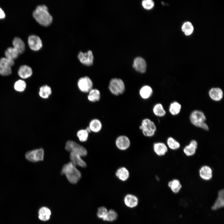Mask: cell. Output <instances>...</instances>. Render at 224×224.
Masks as SVG:
<instances>
[{"label":"cell","instance_id":"cell-11","mask_svg":"<svg viewBox=\"0 0 224 224\" xmlns=\"http://www.w3.org/2000/svg\"><path fill=\"white\" fill-rule=\"evenodd\" d=\"M77 57L80 62L84 65L90 66L93 64L94 56L92 52L90 50L84 53L79 52Z\"/></svg>","mask_w":224,"mask_h":224},{"label":"cell","instance_id":"cell-40","mask_svg":"<svg viewBox=\"0 0 224 224\" xmlns=\"http://www.w3.org/2000/svg\"><path fill=\"white\" fill-rule=\"evenodd\" d=\"M5 17V14L3 10L0 7V19H4Z\"/></svg>","mask_w":224,"mask_h":224},{"label":"cell","instance_id":"cell-27","mask_svg":"<svg viewBox=\"0 0 224 224\" xmlns=\"http://www.w3.org/2000/svg\"><path fill=\"white\" fill-rule=\"evenodd\" d=\"M38 213L39 219L42 221H46L50 219L51 212L48 208L43 207L39 209Z\"/></svg>","mask_w":224,"mask_h":224},{"label":"cell","instance_id":"cell-38","mask_svg":"<svg viewBox=\"0 0 224 224\" xmlns=\"http://www.w3.org/2000/svg\"><path fill=\"white\" fill-rule=\"evenodd\" d=\"M108 211L106 208L104 207H100L98 210L97 212V216L98 217L103 220L105 217Z\"/></svg>","mask_w":224,"mask_h":224},{"label":"cell","instance_id":"cell-8","mask_svg":"<svg viewBox=\"0 0 224 224\" xmlns=\"http://www.w3.org/2000/svg\"><path fill=\"white\" fill-rule=\"evenodd\" d=\"M93 86L92 80L87 76L81 77L77 81V86L79 90L83 93H88L93 88Z\"/></svg>","mask_w":224,"mask_h":224},{"label":"cell","instance_id":"cell-22","mask_svg":"<svg viewBox=\"0 0 224 224\" xmlns=\"http://www.w3.org/2000/svg\"><path fill=\"white\" fill-rule=\"evenodd\" d=\"M88 127L91 132L97 133L101 130L102 124L101 121L99 119H94L90 121Z\"/></svg>","mask_w":224,"mask_h":224},{"label":"cell","instance_id":"cell-24","mask_svg":"<svg viewBox=\"0 0 224 224\" xmlns=\"http://www.w3.org/2000/svg\"><path fill=\"white\" fill-rule=\"evenodd\" d=\"M12 44L13 48L19 54L23 53L25 50V44L23 41L18 37H15L13 39Z\"/></svg>","mask_w":224,"mask_h":224},{"label":"cell","instance_id":"cell-2","mask_svg":"<svg viewBox=\"0 0 224 224\" xmlns=\"http://www.w3.org/2000/svg\"><path fill=\"white\" fill-rule=\"evenodd\" d=\"M61 174L65 175L68 181L73 184L77 183L81 177L80 172L71 161L63 166Z\"/></svg>","mask_w":224,"mask_h":224},{"label":"cell","instance_id":"cell-35","mask_svg":"<svg viewBox=\"0 0 224 224\" xmlns=\"http://www.w3.org/2000/svg\"><path fill=\"white\" fill-rule=\"evenodd\" d=\"M167 143L169 147L173 150H177L180 146V143L172 137L167 138Z\"/></svg>","mask_w":224,"mask_h":224},{"label":"cell","instance_id":"cell-19","mask_svg":"<svg viewBox=\"0 0 224 224\" xmlns=\"http://www.w3.org/2000/svg\"><path fill=\"white\" fill-rule=\"evenodd\" d=\"M70 158L71 162L75 166H78L81 167L85 168L86 166V164L81 158L79 155L73 152L70 153Z\"/></svg>","mask_w":224,"mask_h":224},{"label":"cell","instance_id":"cell-36","mask_svg":"<svg viewBox=\"0 0 224 224\" xmlns=\"http://www.w3.org/2000/svg\"><path fill=\"white\" fill-rule=\"evenodd\" d=\"M26 85V83L24 81L22 80H19L15 82L14 87L16 91L19 92H22L25 90Z\"/></svg>","mask_w":224,"mask_h":224},{"label":"cell","instance_id":"cell-39","mask_svg":"<svg viewBox=\"0 0 224 224\" xmlns=\"http://www.w3.org/2000/svg\"><path fill=\"white\" fill-rule=\"evenodd\" d=\"M142 5L144 8L149 10L151 9L154 7V3L152 0H144L142 1Z\"/></svg>","mask_w":224,"mask_h":224},{"label":"cell","instance_id":"cell-4","mask_svg":"<svg viewBox=\"0 0 224 224\" xmlns=\"http://www.w3.org/2000/svg\"><path fill=\"white\" fill-rule=\"evenodd\" d=\"M108 88L113 95L118 96L123 94L124 92L125 86L124 81L122 79L113 78L110 81Z\"/></svg>","mask_w":224,"mask_h":224},{"label":"cell","instance_id":"cell-26","mask_svg":"<svg viewBox=\"0 0 224 224\" xmlns=\"http://www.w3.org/2000/svg\"><path fill=\"white\" fill-rule=\"evenodd\" d=\"M52 90L51 87L47 85H44L41 86L39 90V95L42 99H48L51 95Z\"/></svg>","mask_w":224,"mask_h":224},{"label":"cell","instance_id":"cell-5","mask_svg":"<svg viewBox=\"0 0 224 224\" xmlns=\"http://www.w3.org/2000/svg\"><path fill=\"white\" fill-rule=\"evenodd\" d=\"M139 128L143 135L147 137H153L156 130V126L154 123L147 118L142 120Z\"/></svg>","mask_w":224,"mask_h":224},{"label":"cell","instance_id":"cell-7","mask_svg":"<svg viewBox=\"0 0 224 224\" xmlns=\"http://www.w3.org/2000/svg\"><path fill=\"white\" fill-rule=\"evenodd\" d=\"M26 159L32 162H36L43 160L44 151L41 148L27 152L25 154Z\"/></svg>","mask_w":224,"mask_h":224},{"label":"cell","instance_id":"cell-1","mask_svg":"<svg viewBox=\"0 0 224 224\" xmlns=\"http://www.w3.org/2000/svg\"><path fill=\"white\" fill-rule=\"evenodd\" d=\"M33 16L37 22L44 26H49L53 21L48 7L44 5L38 6L33 12Z\"/></svg>","mask_w":224,"mask_h":224},{"label":"cell","instance_id":"cell-30","mask_svg":"<svg viewBox=\"0 0 224 224\" xmlns=\"http://www.w3.org/2000/svg\"><path fill=\"white\" fill-rule=\"evenodd\" d=\"M152 111L154 114L156 116L159 117H163L166 113L162 105L160 103L156 104L154 105Z\"/></svg>","mask_w":224,"mask_h":224},{"label":"cell","instance_id":"cell-16","mask_svg":"<svg viewBox=\"0 0 224 224\" xmlns=\"http://www.w3.org/2000/svg\"><path fill=\"white\" fill-rule=\"evenodd\" d=\"M153 150L159 156H164L168 151V148L165 143L161 142H155L153 144Z\"/></svg>","mask_w":224,"mask_h":224},{"label":"cell","instance_id":"cell-33","mask_svg":"<svg viewBox=\"0 0 224 224\" xmlns=\"http://www.w3.org/2000/svg\"><path fill=\"white\" fill-rule=\"evenodd\" d=\"M168 185L172 191L175 193L178 192L182 187L179 180L177 179H174L169 181Z\"/></svg>","mask_w":224,"mask_h":224},{"label":"cell","instance_id":"cell-20","mask_svg":"<svg viewBox=\"0 0 224 224\" xmlns=\"http://www.w3.org/2000/svg\"><path fill=\"white\" fill-rule=\"evenodd\" d=\"M153 91L152 87L148 85H144L140 89L139 93L141 97L144 100L149 98L152 95Z\"/></svg>","mask_w":224,"mask_h":224},{"label":"cell","instance_id":"cell-17","mask_svg":"<svg viewBox=\"0 0 224 224\" xmlns=\"http://www.w3.org/2000/svg\"><path fill=\"white\" fill-rule=\"evenodd\" d=\"M199 174L202 179L206 180H209L211 179L212 177V170L208 166H203L200 168Z\"/></svg>","mask_w":224,"mask_h":224},{"label":"cell","instance_id":"cell-15","mask_svg":"<svg viewBox=\"0 0 224 224\" xmlns=\"http://www.w3.org/2000/svg\"><path fill=\"white\" fill-rule=\"evenodd\" d=\"M130 175L129 170L124 166L119 168L115 173V175L117 178L123 182L127 180L129 178Z\"/></svg>","mask_w":224,"mask_h":224},{"label":"cell","instance_id":"cell-6","mask_svg":"<svg viewBox=\"0 0 224 224\" xmlns=\"http://www.w3.org/2000/svg\"><path fill=\"white\" fill-rule=\"evenodd\" d=\"M65 148L70 153H77L81 156H85L87 154V151L84 147L73 141H68L66 143Z\"/></svg>","mask_w":224,"mask_h":224},{"label":"cell","instance_id":"cell-25","mask_svg":"<svg viewBox=\"0 0 224 224\" xmlns=\"http://www.w3.org/2000/svg\"><path fill=\"white\" fill-rule=\"evenodd\" d=\"M87 98L88 100L91 102H97L100 100L101 94L100 91L96 88H92L88 93Z\"/></svg>","mask_w":224,"mask_h":224},{"label":"cell","instance_id":"cell-18","mask_svg":"<svg viewBox=\"0 0 224 224\" xmlns=\"http://www.w3.org/2000/svg\"><path fill=\"white\" fill-rule=\"evenodd\" d=\"M33 71L30 66L26 65L21 66L19 68L18 74L22 79H26L30 77L32 75Z\"/></svg>","mask_w":224,"mask_h":224},{"label":"cell","instance_id":"cell-13","mask_svg":"<svg viewBox=\"0 0 224 224\" xmlns=\"http://www.w3.org/2000/svg\"><path fill=\"white\" fill-rule=\"evenodd\" d=\"M147 63L145 60L141 57H137L133 60V67L137 72L144 73L147 69Z\"/></svg>","mask_w":224,"mask_h":224},{"label":"cell","instance_id":"cell-32","mask_svg":"<svg viewBox=\"0 0 224 224\" xmlns=\"http://www.w3.org/2000/svg\"><path fill=\"white\" fill-rule=\"evenodd\" d=\"M6 58L14 60L17 58L19 54L16 50L12 47H9L7 49L5 52Z\"/></svg>","mask_w":224,"mask_h":224},{"label":"cell","instance_id":"cell-37","mask_svg":"<svg viewBox=\"0 0 224 224\" xmlns=\"http://www.w3.org/2000/svg\"><path fill=\"white\" fill-rule=\"evenodd\" d=\"M118 217L116 212L114 210L110 209L108 211L107 214L103 220L104 221L113 222L116 220Z\"/></svg>","mask_w":224,"mask_h":224},{"label":"cell","instance_id":"cell-3","mask_svg":"<svg viewBox=\"0 0 224 224\" xmlns=\"http://www.w3.org/2000/svg\"><path fill=\"white\" fill-rule=\"evenodd\" d=\"M189 119L191 123L195 126L207 131L209 130L208 126L205 122L206 117L201 111L198 110L193 111L190 115Z\"/></svg>","mask_w":224,"mask_h":224},{"label":"cell","instance_id":"cell-29","mask_svg":"<svg viewBox=\"0 0 224 224\" xmlns=\"http://www.w3.org/2000/svg\"><path fill=\"white\" fill-rule=\"evenodd\" d=\"M91 132L87 127L85 129H81L78 131L77 135L79 140L81 142H86L88 139L89 134Z\"/></svg>","mask_w":224,"mask_h":224},{"label":"cell","instance_id":"cell-9","mask_svg":"<svg viewBox=\"0 0 224 224\" xmlns=\"http://www.w3.org/2000/svg\"><path fill=\"white\" fill-rule=\"evenodd\" d=\"M14 63L13 60L6 57L0 59V74L3 76L10 75L12 73L11 67Z\"/></svg>","mask_w":224,"mask_h":224},{"label":"cell","instance_id":"cell-34","mask_svg":"<svg viewBox=\"0 0 224 224\" xmlns=\"http://www.w3.org/2000/svg\"><path fill=\"white\" fill-rule=\"evenodd\" d=\"M194 30V27L190 22H185L182 26V30L186 35H191L193 33Z\"/></svg>","mask_w":224,"mask_h":224},{"label":"cell","instance_id":"cell-23","mask_svg":"<svg viewBox=\"0 0 224 224\" xmlns=\"http://www.w3.org/2000/svg\"><path fill=\"white\" fill-rule=\"evenodd\" d=\"M124 202L127 206L130 208L136 207L138 203V198L132 194L126 195L124 198Z\"/></svg>","mask_w":224,"mask_h":224},{"label":"cell","instance_id":"cell-31","mask_svg":"<svg viewBox=\"0 0 224 224\" xmlns=\"http://www.w3.org/2000/svg\"><path fill=\"white\" fill-rule=\"evenodd\" d=\"M181 109V105L177 101H174L170 104L169 111L172 115H175L179 114Z\"/></svg>","mask_w":224,"mask_h":224},{"label":"cell","instance_id":"cell-28","mask_svg":"<svg viewBox=\"0 0 224 224\" xmlns=\"http://www.w3.org/2000/svg\"><path fill=\"white\" fill-rule=\"evenodd\" d=\"M224 193L223 189H221L218 192V197L212 207L213 210H217L224 206Z\"/></svg>","mask_w":224,"mask_h":224},{"label":"cell","instance_id":"cell-10","mask_svg":"<svg viewBox=\"0 0 224 224\" xmlns=\"http://www.w3.org/2000/svg\"><path fill=\"white\" fill-rule=\"evenodd\" d=\"M116 147L121 151L127 150L130 147L131 141L129 138L125 135H120L117 137L115 141Z\"/></svg>","mask_w":224,"mask_h":224},{"label":"cell","instance_id":"cell-12","mask_svg":"<svg viewBox=\"0 0 224 224\" xmlns=\"http://www.w3.org/2000/svg\"><path fill=\"white\" fill-rule=\"evenodd\" d=\"M28 44L30 49L34 51L40 50L43 46L41 39L38 36L32 35L29 36L28 38Z\"/></svg>","mask_w":224,"mask_h":224},{"label":"cell","instance_id":"cell-21","mask_svg":"<svg viewBox=\"0 0 224 224\" xmlns=\"http://www.w3.org/2000/svg\"><path fill=\"white\" fill-rule=\"evenodd\" d=\"M198 143L194 140H192L189 145L186 146L183 149L184 153L187 156L194 155L197 148Z\"/></svg>","mask_w":224,"mask_h":224},{"label":"cell","instance_id":"cell-14","mask_svg":"<svg viewBox=\"0 0 224 224\" xmlns=\"http://www.w3.org/2000/svg\"><path fill=\"white\" fill-rule=\"evenodd\" d=\"M208 95L212 100L219 101L223 98V93L222 90L219 87H212L209 90Z\"/></svg>","mask_w":224,"mask_h":224}]
</instances>
